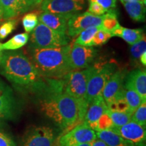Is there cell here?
I'll return each mask as SVG.
<instances>
[{"label":"cell","mask_w":146,"mask_h":146,"mask_svg":"<svg viewBox=\"0 0 146 146\" xmlns=\"http://www.w3.org/2000/svg\"><path fill=\"white\" fill-rule=\"evenodd\" d=\"M41 112L62 130L70 129L83 121L88 104L62 90L61 82H53L50 92L40 100Z\"/></svg>","instance_id":"cell-1"},{"label":"cell","mask_w":146,"mask_h":146,"mask_svg":"<svg viewBox=\"0 0 146 146\" xmlns=\"http://www.w3.org/2000/svg\"><path fill=\"white\" fill-rule=\"evenodd\" d=\"M0 66L1 74L16 86L37 89L42 86L41 76L29 57L22 51L3 53Z\"/></svg>","instance_id":"cell-2"},{"label":"cell","mask_w":146,"mask_h":146,"mask_svg":"<svg viewBox=\"0 0 146 146\" xmlns=\"http://www.w3.org/2000/svg\"><path fill=\"white\" fill-rule=\"evenodd\" d=\"M71 43L55 48H38L29 45V59L40 75L47 78L59 79L72 71L69 62Z\"/></svg>","instance_id":"cell-3"},{"label":"cell","mask_w":146,"mask_h":146,"mask_svg":"<svg viewBox=\"0 0 146 146\" xmlns=\"http://www.w3.org/2000/svg\"><path fill=\"white\" fill-rule=\"evenodd\" d=\"M96 68V64L81 70H72L66 74L61 82L62 90L78 100H85L89 80Z\"/></svg>","instance_id":"cell-4"},{"label":"cell","mask_w":146,"mask_h":146,"mask_svg":"<svg viewBox=\"0 0 146 146\" xmlns=\"http://www.w3.org/2000/svg\"><path fill=\"white\" fill-rule=\"evenodd\" d=\"M69 41L67 35L58 33L39 23L31 33L30 45L38 48H55L65 46Z\"/></svg>","instance_id":"cell-5"},{"label":"cell","mask_w":146,"mask_h":146,"mask_svg":"<svg viewBox=\"0 0 146 146\" xmlns=\"http://www.w3.org/2000/svg\"><path fill=\"white\" fill-rule=\"evenodd\" d=\"M116 70V64L112 62L102 65L96 64L95 70L87 84L85 100L88 105L94 98L102 95L106 83Z\"/></svg>","instance_id":"cell-6"},{"label":"cell","mask_w":146,"mask_h":146,"mask_svg":"<svg viewBox=\"0 0 146 146\" xmlns=\"http://www.w3.org/2000/svg\"><path fill=\"white\" fill-rule=\"evenodd\" d=\"M57 136L52 128L47 126H33L24 134L22 146H56Z\"/></svg>","instance_id":"cell-7"},{"label":"cell","mask_w":146,"mask_h":146,"mask_svg":"<svg viewBox=\"0 0 146 146\" xmlns=\"http://www.w3.org/2000/svg\"><path fill=\"white\" fill-rule=\"evenodd\" d=\"M97 139L96 132L84 122L76 125L59 139L58 146H76L92 143Z\"/></svg>","instance_id":"cell-8"},{"label":"cell","mask_w":146,"mask_h":146,"mask_svg":"<svg viewBox=\"0 0 146 146\" xmlns=\"http://www.w3.org/2000/svg\"><path fill=\"white\" fill-rule=\"evenodd\" d=\"M85 0H45L41 4L43 12L71 17L83 10Z\"/></svg>","instance_id":"cell-9"},{"label":"cell","mask_w":146,"mask_h":146,"mask_svg":"<svg viewBox=\"0 0 146 146\" xmlns=\"http://www.w3.org/2000/svg\"><path fill=\"white\" fill-rule=\"evenodd\" d=\"M98 55L93 47H86L71 43L68 58L72 70H81L90 66Z\"/></svg>","instance_id":"cell-10"},{"label":"cell","mask_w":146,"mask_h":146,"mask_svg":"<svg viewBox=\"0 0 146 146\" xmlns=\"http://www.w3.org/2000/svg\"><path fill=\"white\" fill-rule=\"evenodd\" d=\"M103 15L98 16L88 12L76 14L71 16L67 24V35L75 36L80 33L91 27H101Z\"/></svg>","instance_id":"cell-11"},{"label":"cell","mask_w":146,"mask_h":146,"mask_svg":"<svg viewBox=\"0 0 146 146\" xmlns=\"http://www.w3.org/2000/svg\"><path fill=\"white\" fill-rule=\"evenodd\" d=\"M109 129L131 142L134 146H145V128L137 123L131 120L130 122L121 127L112 126Z\"/></svg>","instance_id":"cell-12"},{"label":"cell","mask_w":146,"mask_h":146,"mask_svg":"<svg viewBox=\"0 0 146 146\" xmlns=\"http://www.w3.org/2000/svg\"><path fill=\"white\" fill-rule=\"evenodd\" d=\"M16 102L12 89L0 79V124L13 118Z\"/></svg>","instance_id":"cell-13"},{"label":"cell","mask_w":146,"mask_h":146,"mask_svg":"<svg viewBox=\"0 0 146 146\" xmlns=\"http://www.w3.org/2000/svg\"><path fill=\"white\" fill-rule=\"evenodd\" d=\"M124 73L122 70L115 71L106 83L102 96L107 106L114 100L123 96L125 89L123 87Z\"/></svg>","instance_id":"cell-14"},{"label":"cell","mask_w":146,"mask_h":146,"mask_svg":"<svg viewBox=\"0 0 146 146\" xmlns=\"http://www.w3.org/2000/svg\"><path fill=\"white\" fill-rule=\"evenodd\" d=\"M107 109V104L102 95L96 97L89 104L83 122L96 131L98 122Z\"/></svg>","instance_id":"cell-15"},{"label":"cell","mask_w":146,"mask_h":146,"mask_svg":"<svg viewBox=\"0 0 146 146\" xmlns=\"http://www.w3.org/2000/svg\"><path fill=\"white\" fill-rule=\"evenodd\" d=\"M124 89L133 90L146 101V72L145 70L135 69L131 71L126 76Z\"/></svg>","instance_id":"cell-16"},{"label":"cell","mask_w":146,"mask_h":146,"mask_svg":"<svg viewBox=\"0 0 146 146\" xmlns=\"http://www.w3.org/2000/svg\"><path fill=\"white\" fill-rule=\"evenodd\" d=\"M70 17L58 14L43 12L39 14V20L41 23L54 31L62 35H67V24Z\"/></svg>","instance_id":"cell-17"},{"label":"cell","mask_w":146,"mask_h":146,"mask_svg":"<svg viewBox=\"0 0 146 146\" xmlns=\"http://www.w3.org/2000/svg\"><path fill=\"white\" fill-rule=\"evenodd\" d=\"M3 8V18L12 19L29 10L26 0H0Z\"/></svg>","instance_id":"cell-18"},{"label":"cell","mask_w":146,"mask_h":146,"mask_svg":"<svg viewBox=\"0 0 146 146\" xmlns=\"http://www.w3.org/2000/svg\"><path fill=\"white\" fill-rule=\"evenodd\" d=\"M96 132L97 138L103 141L108 146H134L131 142L110 129Z\"/></svg>","instance_id":"cell-19"},{"label":"cell","mask_w":146,"mask_h":146,"mask_svg":"<svg viewBox=\"0 0 146 146\" xmlns=\"http://www.w3.org/2000/svg\"><path fill=\"white\" fill-rule=\"evenodd\" d=\"M126 11L131 19L137 22L145 21V4L139 2H127L123 3Z\"/></svg>","instance_id":"cell-20"},{"label":"cell","mask_w":146,"mask_h":146,"mask_svg":"<svg viewBox=\"0 0 146 146\" xmlns=\"http://www.w3.org/2000/svg\"><path fill=\"white\" fill-rule=\"evenodd\" d=\"M29 35L27 33L17 34L4 43H1V46L3 50L14 51L25 46L28 43Z\"/></svg>","instance_id":"cell-21"},{"label":"cell","mask_w":146,"mask_h":146,"mask_svg":"<svg viewBox=\"0 0 146 146\" xmlns=\"http://www.w3.org/2000/svg\"><path fill=\"white\" fill-rule=\"evenodd\" d=\"M124 99L127 103L129 112L132 114L143 102H146L144 101L141 96L135 91L129 90V89H125Z\"/></svg>","instance_id":"cell-22"},{"label":"cell","mask_w":146,"mask_h":146,"mask_svg":"<svg viewBox=\"0 0 146 146\" xmlns=\"http://www.w3.org/2000/svg\"><path fill=\"white\" fill-rule=\"evenodd\" d=\"M100 29V27H91L86 29L78 34V37L75 39L74 43L82 46L91 47V42L95 34Z\"/></svg>","instance_id":"cell-23"},{"label":"cell","mask_w":146,"mask_h":146,"mask_svg":"<svg viewBox=\"0 0 146 146\" xmlns=\"http://www.w3.org/2000/svg\"><path fill=\"white\" fill-rule=\"evenodd\" d=\"M106 112L110 118L114 127H121L131 120L132 114L129 112L110 110L109 109H107Z\"/></svg>","instance_id":"cell-24"},{"label":"cell","mask_w":146,"mask_h":146,"mask_svg":"<svg viewBox=\"0 0 146 146\" xmlns=\"http://www.w3.org/2000/svg\"><path fill=\"white\" fill-rule=\"evenodd\" d=\"M118 25L119 23L118 21V16L115 10L108 11L106 13L103 15L101 25L102 30L110 33Z\"/></svg>","instance_id":"cell-25"},{"label":"cell","mask_w":146,"mask_h":146,"mask_svg":"<svg viewBox=\"0 0 146 146\" xmlns=\"http://www.w3.org/2000/svg\"><path fill=\"white\" fill-rule=\"evenodd\" d=\"M144 35L143 30L141 29H131L123 27L120 38H123L127 43L132 45L140 41Z\"/></svg>","instance_id":"cell-26"},{"label":"cell","mask_w":146,"mask_h":146,"mask_svg":"<svg viewBox=\"0 0 146 146\" xmlns=\"http://www.w3.org/2000/svg\"><path fill=\"white\" fill-rule=\"evenodd\" d=\"M131 121L137 123L142 127H146V102L141 104L138 108L133 113Z\"/></svg>","instance_id":"cell-27"},{"label":"cell","mask_w":146,"mask_h":146,"mask_svg":"<svg viewBox=\"0 0 146 146\" xmlns=\"http://www.w3.org/2000/svg\"><path fill=\"white\" fill-rule=\"evenodd\" d=\"M37 14L35 12H31L25 14L23 18V25L24 29L27 33L32 32L38 24Z\"/></svg>","instance_id":"cell-28"},{"label":"cell","mask_w":146,"mask_h":146,"mask_svg":"<svg viewBox=\"0 0 146 146\" xmlns=\"http://www.w3.org/2000/svg\"><path fill=\"white\" fill-rule=\"evenodd\" d=\"M131 54L134 60L139 59L140 56L146 52V39L144 35L141 39L136 43L131 45Z\"/></svg>","instance_id":"cell-29"},{"label":"cell","mask_w":146,"mask_h":146,"mask_svg":"<svg viewBox=\"0 0 146 146\" xmlns=\"http://www.w3.org/2000/svg\"><path fill=\"white\" fill-rule=\"evenodd\" d=\"M111 37H112V36L111 35L110 33L100 29L95 34L94 39L91 42V47L100 46V45L105 44Z\"/></svg>","instance_id":"cell-30"},{"label":"cell","mask_w":146,"mask_h":146,"mask_svg":"<svg viewBox=\"0 0 146 146\" xmlns=\"http://www.w3.org/2000/svg\"><path fill=\"white\" fill-rule=\"evenodd\" d=\"M17 26V20L11 19L0 26V39L6 38Z\"/></svg>","instance_id":"cell-31"},{"label":"cell","mask_w":146,"mask_h":146,"mask_svg":"<svg viewBox=\"0 0 146 146\" xmlns=\"http://www.w3.org/2000/svg\"><path fill=\"white\" fill-rule=\"evenodd\" d=\"M87 12L94 14L95 16H100L104 15L105 13H106L108 10H106L101 5L98 4V3L96 2H89V8Z\"/></svg>","instance_id":"cell-32"},{"label":"cell","mask_w":146,"mask_h":146,"mask_svg":"<svg viewBox=\"0 0 146 146\" xmlns=\"http://www.w3.org/2000/svg\"><path fill=\"white\" fill-rule=\"evenodd\" d=\"M89 2H96L101 5L108 11L114 10L116 8V0H88Z\"/></svg>","instance_id":"cell-33"},{"label":"cell","mask_w":146,"mask_h":146,"mask_svg":"<svg viewBox=\"0 0 146 146\" xmlns=\"http://www.w3.org/2000/svg\"><path fill=\"white\" fill-rule=\"evenodd\" d=\"M0 146H17V145L10 135L0 131Z\"/></svg>","instance_id":"cell-34"},{"label":"cell","mask_w":146,"mask_h":146,"mask_svg":"<svg viewBox=\"0 0 146 146\" xmlns=\"http://www.w3.org/2000/svg\"><path fill=\"white\" fill-rule=\"evenodd\" d=\"M27 5H28L29 9H31L35 8V7L40 5L45 0H26Z\"/></svg>","instance_id":"cell-35"},{"label":"cell","mask_w":146,"mask_h":146,"mask_svg":"<svg viewBox=\"0 0 146 146\" xmlns=\"http://www.w3.org/2000/svg\"><path fill=\"white\" fill-rule=\"evenodd\" d=\"M123 27L120 26V25L119 24V25H118V26L110 33L111 35L112 36H118V37H120L122 35V31H123Z\"/></svg>","instance_id":"cell-36"},{"label":"cell","mask_w":146,"mask_h":146,"mask_svg":"<svg viewBox=\"0 0 146 146\" xmlns=\"http://www.w3.org/2000/svg\"><path fill=\"white\" fill-rule=\"evenodd\" d=\"M91 146H108L103 141H102L100 139L97 138L94 141L92 142Z\"/></svg>","instance_id":"cell-37"},{"label":"cell","mask_w":146,"mask_h":146,"mask_svg":"<svg viewBox=\"0 0 146 146\" xmlns=\"http://www.w3.org/2000/svg\"><path fill=\"white\" fill-rule=\"evenodd\" d=\"M120 2L122 3H127V2H133V1H139V2H141L144 3V4H145V1L146 0H120Z\"/></svg>","instance_id":"cell-38"},{"label":"cell","mask_w":146,"mask_h":146,"mask_svg":"<svg viewBox=\"0 0 146 146\" xmlns=\"http://www.w3.org/2000/svg\"><path fill=\"white\" fill-rule=\"evenodd\" d=\"M139 59L142 64L145 66L146 65V52H144L143 54L140 56Z\"/></svg>","instance_id":"cell-39"},{"label":"cell","mask_w":146,"mask_h":146,"mask_svg":"<svg viewBox=\"0 0 146 146\" xmlns=\"http://www.w3.org/2000/svg\"><path fill=\"white\" fill-rule=\"evenodd\" d=\"M3 12L2 5H1V1H0V22H1V21L3 18Z\"/></svg>","instance_id":"cell-40"},{"label":"cell","mask_w":146,"mask_h":146,"mask_svg":"<svg viewBox=\"0 0 146 146\" xmlns=\"http://www.w3.org/2000/svg\"><path fill=\"white\" fill-rule=\"evenodd\" d=\"M1 43H0V62H1V58H2V56H3V50H2V49H1Z\"/></svg>","instance_id":"cell-41"},{"label":"cell","mask_w":146,"mask_h":146,"mask_svg":"<svg viewBox=\"0 0 146 146\" xmlns=\"http://www.w3.org/2000/svg\"><path fill=\"white\" fill-rule=\"evenodd\" d=\"M91 144H92V143H87L80 144V145H78L76 146H91Z\"/></svg>","instance_id":"cell-42"},{"label":"cell","mask_w":146,"mask_h":146,"mask_svg":"<svg viewBox=\"0 0 146 146\" xmlns=\"http://www.w3.org/2000/svg\"><path fill=\"white\" fill-rule=\"evenodd\" d=\"M56 146H58V143H57V145H56Z\"/></svg>","instance_id":"cell-43"}]
</instances>
